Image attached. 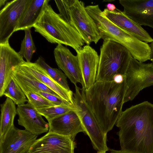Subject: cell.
I'll return each mask as SVG.
<instances>
[{
  "label": "cell",
  "instance_id": "1",
  "mask_svg": "<svg viewBox=\"0 0 153 153\" xmlns=\"http://www.w3.org/2000/svg\"><path fill=\"white\" fill-rule=\"evenodd\" d=\"M115 125L121 151L153 153V104L145 101L127 108Z\"/></svg>",
  "mask_w": 153,
  "mask_h": 153
},
{
  "label": "cell",
  "instance_id": "2",
  "mask_svg": "<svg viewBox=\"0 0 153 153\" xmlns=\"http://www.w3.org/2000/svg\"><path fill=\"white\" fill-rule=\"evenodd\" d=\"M126 89L125 77L120 84L113 80L96 82L88 89L80 90L96 120L106 134L112 129L123 111Z\"/></svg>",
  "mask_w": 153,
  "mask_h": 153
},
{
  "label": "cell",
  "instance_id": "3",
  "mask_svg": "<svg viewBox=\"0 0 153 153\" xmlns=\"http://www.w3.org/2000/svg\"><path fill=\"white\" fill-rule=\"evenodd\" d=\"M85 9L97 25L101 39H109L121 44L129 51L133 58L140 62L149 60L151 49L148 43L139 40L110 21L102 14L98 5H88Z\"/></svg>",
  "mask_w": 153,
  "mask_h": 153
},
{
  "label": "cell",
  "instance_id": "4",
  "mask_svg": "<svg viewBox=\"0 0 153 153\" xmlns=\"http://www.w3.org/2000/svg\"><path fill=\"white\" fill-rule=\"evenodd\" d=\"M33 27L35 32L51 43L70 46L76 52L84 46L85 43L78 31L55 12L49 3Z\"/></svg>",
  "mask_w": 153,
  "mask_h": 153
},
{
  "label": "cell",
  "instance_id": "5",
  "mask_svg": "<svg viewBox=\"0 0 153 153\" xmlns=\"http://www.w3.org/2000/svg\"><path fill=\"white\" fill-rule=\"evenodd\" d=\"M59 14L80 35L85 43L97 44L101 39L94 21L85 9L84 2L78 0H55Z\"/></svg>",
  "mask_w": 153,
  "mask_h": 153
},
{
  "label": "cell",
  "instance_id": "6",
  "mask_svg": "<svg viewBox=\"0 0 153 153\" xmlns=\"http://www.w3.org/2000/svg\"><path fill=\"white\" fill-rule=\"evenodd\" d=\"M132 57L121 44L109 39L103 40L100 53L96 82L113 80L117 74L125 75Z\"/></svg>",
  "mask_w": 153,
  "mask_h": 153
},
{
  "label": "cell",
  "instance_id": "7",
  "mask_svg": "<svg viewBox=\"0 0 153 153\" xmlns=\"http://www.w3.org/2000/svg\"><path fill=\"white\" fill-rule=\"evenodd\" d=\"M125 77L124 103L133 100L143 89L153 85V63L141 62L132 57Z\"/></svg>",
  "mask_w": 153,
  "mask_h": 153
},
{
  "label": "cell",
  "instance_id": "8",
  "mask_svg": "<svg viewBox=\"0 0 153 153\" xmlns=\"http://www.w3.org/2000/svg\"><path fill=\"white\" fill-rule=\"evenodd\" d=\"M30 0H14L7 3L0 11V44L9 41Z\"/></svg>",
  "mask_w": 153,
  "mask_h": 153
},
{
  "label": "cell",
  "instance_id": "9",
  "mask_svg": "<svg viewBox=\"0 0 153 153\" xmlns=\"http://www.w3.org/2000/svg\"><path fill=\"white\" fill-rule=\"evenodd\" d=\"M75 147L68 137L48 131L36 140L27 153H74Z\"/></svg>",
  "mask_w": 153,
  "mask_h": 153
},
{
  "label": "cell",
  "instance_id": "10",
  "mask_svg": "<svg viewBox=\"0 0 153 153\" xmlns=\"http://www.w3.org/2000/svg\"><path fill=\"white\" fill-rule=\"evenodd\" d=\"M37 136L14 126L5 134L0 136V153H27Z\"/></svg>",
  "mask_w": 153,
  "mask_h": 153
},
{
  "label": "cell",
  "instance_id": "11",
  "mask_svg": "<svg viewBox=\"0 0 153 153\" xmlns=\"http://www.w3.org/2000/svg\"><path fill=\"white\" fill-rule=\"evenodd\" d=\"M97 153H106L109 149L107 145V134L102 130L88 107L81 106L76 112Z\"/></svg>",
  "mask_w": 153,
  "mask_h": 153
},
{
  "label": "cell",
  "instance_id": "12",
  "mask_svg": "<svg viewBox=\"0 0 153 153\" xmlns=\"http://www.w3.org/2000/svg\"><path fill=\"white\" fill-rule=\"evenodd\" d=\"M76 53L82 79V89L87 90L96 82L99 56L94 48L87 45Z\"/></svg>",
  "mask_w": 153,
  "mask_h": 153
},
{
  "label": "cell",
  "instance_id": "13",
  "mask_svg": "<svg viewBox=\"0 0 153 153\" xmlns=\"http://www.w3.org/2000/svg\"><path fill=\"white\" fill-rule=\"evenodd\" d=\"M25 61L10 46L9 41L0 44V97L12 79L13 69Z\"/></svg>",
  "mask_w": 153,
  "mask_h": 153
},
{
  "label": "cell",
  "instance_id": "14",
  "mask_svg": "<svg viewBox=\"0 0 153 153\" xmlns=\"http://www.w3.org/2000/svg\"><path fill=\"white\" fill-rule=\"evenodd\" d=\"M123 13L140 25L153 28V0H119Z\"/></svg>",
  "mask_w": 153,
  "mask_h": 153
},
{
  "label": "cell",
  "instance_id": "15",
  "mask_svg": "<svg viewBox=\"0 0 153 153\" xmlns=\"http://www.w3.org/2000/svg\"><path fill=\"white\" fill-rule=\"evenodd\" d=\"M56 62L71 82L74 85H82V79L77 56L61 44H58L54 51Z\"/></svg>",
  "mask_w": 153,
  "mask_h": 153
},
{
  "label": "cell",
  "instance_id": "16",
  "mask_svg": "<svg viewBox=\"0 0 153 153\" xmlns=\"http://www.w3.org/2000/svg\"><path fill=\"white\" fill-rule=\"evenodd\" d=\"M16 108L18 124L25 129L37 136L49 131L48 123L29 102L18 105Z\"/></svg>",
  "mask_w": 153,
  "mask_h": 153
},
{
  "label": "cell",
  "instance_id": "17",
  "mask_svg": "<svg viewBox=\"0 0 153 153\" xmlns=\"http://www.w3.org/2000/svg\"><path fill=\"white\" fill-rule=\"evenodd\" d=\"M48 121L49 127L48 131L68 137L73 141L78 133H85L80 120L74 110Z\"/></svg>",
  "mask_w": 153,
  "mask_h": 153
},
{
  "label": "cell",
  "instance_id": "18",
  "mask_svg": "<svg viewBox=\"0 0 153 153\" xmlns=\"http://www.w3.org/2000/svg\"><path fill=\"white\" fill-rule=\"evenodd\" d=\"M102 12L117 25L139 40L147 43L153 41V39L149 33L141 26L125 15L123 11L117 9L113 11H111L106 8Z\"/></svg>",
  "mask_w": 153,
  "mask_h": 153
},
{
  "label": "cell",
  "instance_id": "19",
  "mask_svg": "<svg viewBox=\"0 0 153 153\" xmlns=\"http://www.w3.org/2000/svg\"><path fill=\"white\" fill-rule=\"evenodd\" d=\"M20 65L61 98L74 104L73 92L68 91L55 81L39 64L25 61Z\"/></svg>",
  "mask_w": 153,
  "mask_h": 153
},
{
  "label": "cell",
  "instance_id": "20",
  "mask_svg": "<svg viewBox=\"0 0 153 153\" xmlns=\"http://www.w3.org/2000/svg\"><path fill=\"white\" fill-rule=\"evenodd\" d=\"M12 78L24 92L30 91L36 94L39 91H41L59 97L20 65L13 68Z\"/></svg>",
  "mask_w": 153,
  "mask_h": 153
},
{
  "label": "cell",
  "instance_id": "21",
  "mask_svg": "<svg viewBox=\"0 0 153 153\" xmlns=\"http://www.w3.org/2000/svg\"><path fill=\"white\" fill-rule=\"evenodd\" d=\"M49 0H30L15 30H25L33 27L38 21Z\"/></svg>",
  "mask_w": 153,
  "mask_h": 153
},
{
  "label": "cell",
  "instance_id": "22",
  "mask_svg": "<svg viewBox=\"0 0 153 153\" xmlns=\"http://www.w3.org/2000/svg\"><path fill=\"white\" fill-rule=\"evenodd\" d=\"M0 136L5 134L13 126L15 117L17 114L15 104L10 99L7 97L1 105Z\"/></svg>",
  "mask_w": 153,
  "mask_h": 153
},
{
  "label": "cell",
  "instance_id": "23",
  "mask_svg": "<svg viewBox=\"0 0 153 153\" xmlns=\"http://www.w3.org/2000/svg\"><path fill=\"white\" fill-rule=\"evenodd\" d=\"M35 62L40 65L52 79L62 86L69 91H72L68 84L66 76L61 71L51 67L41 56L39 57Z\"/></svg>",
  "mask_w": 153,
  "mask_h": 153
},
{
  "label": "cell",
  "instance_id": "24",
  "mask_svg": "<svg viewBox=\"0 0 153 153\" xmlns=\"http://www.w3.org/2000/svg\"><path fill=\"white\" fill-rule=\"evenodd\" d=\"M4 95L10 99L17 105L25 104L28 101L24 92L13 78L6 87Z\"/></svg>",
  "mask_w": 153,
  "mask_h": 153
},
{
  "label": "cell",
  "instance_id": "25",
  "mask_svg": "<svg viewBox=\"0 0 153 153\" xmlns=\"http://www.w3.org/2000/svg\"><path fill=\"white\" fill-rule=\"evenodd\" d=\"M31 28L25 30V36L21 43L20 51L18 52L27 62H30L33 53L36 51L35 45L31 34Z\"/></svg>",
  "mask_w": 153,
  "mask_h": 153
},
{
  "label": "cell",
  "instance_id": "26",
  "mask_svg": "<svg viewBox=\"0 0 153 153\" xmlns=\"http://www.w3.org/2000/svg\"><path fill=\"white\" fill-rule=\"evenodd\" d=\"M75 110L74 106L56 105L42 109L36 110L39 114L44 117L48 121L56 117Z\"/></svg>",
  "mask_w": 153,
  "mask_h": 153
},
{
  "label": "cell",
  "instance_id": "27",
  "mask_svg": "<svg viewBox=\"0 0 153 153\" xmlns=\"http://www.w3.org/2000/svg\"><path fill=\"white\" fill-rule=\"evenodd\" d=\"M24 93L28 102L36 110L56 106L53 102L33 92L28 91Z\"/></svg>",
  "mask_w": 153,
  "mask_h": 153
},
{
  "label": "cell",
  "instance_id": "28",
  "mask_svg": "<svg viewBox=\"0 0 153 153\" xmlns=\"http://www.w3.org/2000/svg\"><path fill=\"white\" fill-rule=\"evenodd\" d=\"M53 102L55 105H65L74 106V104L68 102L59 97L41 91L36 93Z\"/></svg>",
  "mask_w": 153,
  "mask_h": 153
},
{
  "label": "cell",
  "instance_id": "29",
  "mask_svg": "<svg viewBox=\"0 0 153 153\" xmlns=\"http://www.w3.org/2000/svg\"><path fill=\"white\" fill-rule=\"evenodd\" d=\"M125 78V75L117 74L114 77L113 80L116 83L120 84L122 83Z\"/></svg>",
  "mask_w": 153,
  "mask_h": 153
},
{
  "label": "cell",
  "instance_id": "30",
  "mask_svg": "<svg viewBox=\"0 0 153 153\" xmlns=\"http://www.w3.org/2000/svg\"><path fill=\"white\" fill-rule=\"evenodd\" d=\"M107 9L110 11H113L117 9L115 5L112 3H108L106 4Z\"/></svg>",
  "mask_w": 153,
  "mask_h": 153
},
{
  "label": "cell",
  "instance_id": "31",
  "mask_svg": "<svg viewBox=\"0 0 153 153\" xmlns=\"http://www.w3.org/2000/svg\"><path fill=\"white\" fill-rule=\"evenodd\" d=\"M149 45L151 49L149 60L153 63V41Z\"/></svg>",
  "mask_w": 153,
  "mask_h": 153
},
{
  "label": "cell",
  "instance_id": "32",
  "mask_svg": "<svg viewBox=\"0 0 153 153\" xmlns=\"http://www.w3.org/2000/svg\"><path fill=\"white\" fill-rule=\"evenodd\" d=\"M110 153H126L121 150H117L112 149H109Z\"/></svg>",
  "mask_w": 153,
  "mask_h": 153
},
{
  "label": "cell",
  "instance_id": "33",
  "mask_svg": "<svg viewBox=\"0 0 153 153\" xmlns=\"http://www.w3.org/2000/svg\"><path fill=\"white\" fill-rule=\"evenodd\" d=\"M6 0H0V7H1L2 5H4Z\"/></svg>",
  "mask_w": 153,
  "mask_h": 153
}]
</instances>
